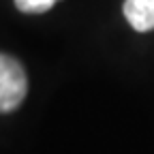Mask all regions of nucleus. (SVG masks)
<instances>
[{"mask_svg": "<svg viewBox=\"0 0 154 154\" xmlns=\"http://www.w3.org/2000/svg\"><path fill=\"white\" fill-rule=\"evenodd\" d=\"M28 92L24 66L13 56L0 54V113H9L22 105Z\"/></svg>", "mask_w": 154, "mask_h": 154, "instance_id": "obj_1", "label": "nucleus"}, {"mask_svg": "<svg viewBox=\"0 0 154 154\" xmlns=\"http://www.w3.org/2000/svg\"><path fill=\"white\" fill-rule=\"evenodd\" d=\"M124 17L137 30H154V0H124Z\"/></svg>", "mask_w": 154, "mask_h": 154, "instance_id": "obj_2", "label": "nucleus"}, {"mask_svg": "<svg viewBox=\"0 0 154 154\" xmlns=\"http://www.w3.org/2000/svg\"><path fill=\"white\" fill-rule=\"evenodd\" d=\"M58 0H15V7L22 13H45Z\"/></svg>", "mask_w": 154, "mask_h": 154, "instance_id": "obj_3", "label": "nucleus"}]
</instances>
